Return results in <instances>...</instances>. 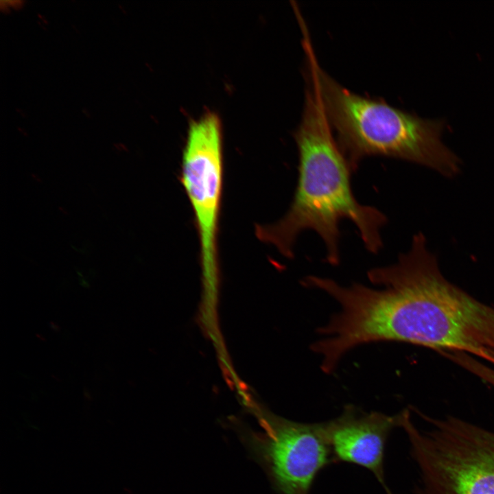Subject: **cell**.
<instances>
[{"label": "cell", "instance_id": "cell-9", "mask_svg": "<svg viewBox=\"0 0 494 494\" xmlns=\"http://www.w3.org/2000/svg\"><path fill=\"white\" fill-rule=\"evenodd\" d=\"M491 385L494 386V373L493 374V375L491 377Z\"/></svg>", "mask_w": 494, "mask_h": 494}, {"label": "cell", "instance_id": "cell-8", "mask_svg": "<svg viewBox=\"0 0 494 494\" xmlns=\"http://www.w3.org/2000/svg\"><path fill=\"white\" fill-rule=\"evenodd\" d=\"M387 494H392V493L390 491V490L388 488V486L384 488Z\"/></svg>", "mask_w": 494, "mask_h": 494}, {"label": "cell", "instance_id": "cell-2", "mask_svg": "<svg viewBox=\"0 0 494 494\" xmlns=\"http://www.w3.org/2000/svg\"><path fill=\"white\" fill-rule=\"evenodd\" d=\"M294 137L298 174L293 200L281 220L257 226V237L290 259L300 233L314 231L324 242L327 262L336 266L340 259L339 224L349 220L357 228L366 248L371 253L379 252L382 248L381 230L387 217L377 208L356 200L351 184L353 172L335 141L320 95L311 84L306 91L301 121Z\"/></svg>", "mask_w": 494, "mask_h": 494}, {"label": "cell", "instance_id": "cell-5", "mask_svg": "<svg viewBox=\"0 0 494 494\" xmlns=\"http://www.w3.org/2000/svg\"><path fill=\"white\" fill-rule=\"evenodd\" d=\"M223 178L220 117L207 112L193 120L183 149L181 182L195 215L204 287L214 292L218 276L217 233Z\"/></svg>", "mask_w": 494, "mask_h": 494}, {"label": "cell", "instance_id": "cell-3", "mask_svg": "<svg viewBox=\"0 0 494 494\" xmlns=\"http://www.w3.org/2000/svg\"><path fill=\"white\" fill-rule=\"evenodd\" d=\"M309 81L318 91L338 144L352 172L368 156L405 160L451 176L459 158L442 141L443 119H425L356 94L342 86L319 65L313 47L305 48Z\"/></svg>", "mask_w": 494, "mask_h": 494}, {"label": "cell", "instance_id": "cell-4", "mask_svg": "<svg viewBox=\"0 0 494 494\" xmlns=\"http://www.w3.org/2000/svg\"><path fill=\"white\" fill-rule=\"evenodd\" d=\"M421 416L427 429L410 416L401 425L419 471L416 494H494V432L458 417Z\"/></svg>", "mask_w": 494, "mask_h": 494}, {"label": "cell", "instance_id": "cell-6", "mask_svg": "<svg viewBox=\"0 0 494 494\" xmlns=\"http://www.w3.org/2000/svg\"><path fill=\"white\" fill-rule=\"evenodd\" d=\"M248 445L279 494H309L318 472L333 460L324 423L295 422L266 413Z\"/></svg>", "mask_w": 494, "mask_h": 494}, {"label": "cell", "instance_id": "cell-1", "mask_svg": "<svg viewBox=\"0 0 494 494\" xmlns=\"http://www.w3.org/2000/svg\"><path fill=\"white\" fill-rule=\"evenodd\" d=\"M367 277L380 288L353 283L337 294L334 326L344 348L404 342L494 366V307L443 277L422 234L396 263L372 268Z\"/></svg>", "mask_w": 494, "mask_h": 494}, {"label": "cell", "instance_id": "cell-7", "mask_svg": "<svg viewBox=\"0 0 494 494\" xmlns=\"http://www.w3.org/2000/svg\"><path fill=\"white\" fill-rule=\"evenodd\" d=\"M401 420V412L390 416L346 406L340 416L324 422L333 460L366 468L385 488L386 443L391 430L400 427Z\"/></svg>", "mask_w": 494, "mask_h": 494}]
</instances>
